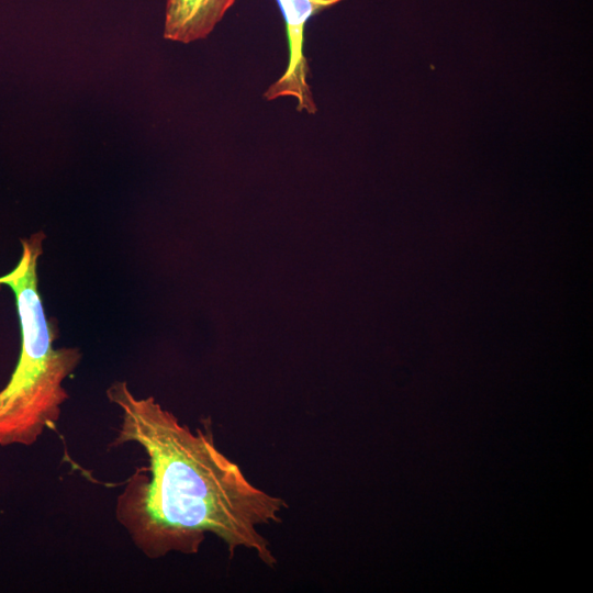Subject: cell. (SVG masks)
<instances>
[{
	"label": "cell",
	"instance_id": "1",
	"mask_svg": "<svg viewBox=\"0 0 593 593\" xmlns=\"http://www.w3.org/2000/svg\"><path fill=\"white\" fill-rule=\"evenodd\" d=\"M107 398L122 412L114 445L135 443L149 462V474L136 470L115 505L116 519L146 557L197 553L211 533L231 556L243 547L277 563L257 527L279 523L284 500L250 483L216 448L211 429L192 432L155 398H136L125 381L113 382Z\"/></svg>",
	"mask_w": 593,
	"mask_h": 593
},
{
	"label": "cell",
	"instance_id": "2",
	"mask_svg": "<svg viewBox=\"0 0 593 593\" xmlns=\"http://www.w3.org/2000/svg\"><path fill=\"white\" fill-rule=\"evenodd\" d=\"M44 238L40 232L22 239L16 266L0 277V286L14 294L21 328L18 363L0 390V446H31L56 427L68 399L63 383L81 359L78 348L54 346L56 329L46 317L38 290Z\"/></svg>",
	"mask_w": 593,
	"mask_h": 593
},
{
	"label": "cell",
	"instance_id": "3",
	"mask_svg": "<svg viewBox=\"0 0 593 593\" xmlns=\"http://www.w3.org/2000/svg\"><path fill=\"white\" fill-rule=\"evenodd\" d=\"M286 21L289 48L288 65L283 74L271 83L264 98L272 101L291 97L296 100V110L315 114L317 107L309 85V64L304 54V33L307 21L321 11L344 0H277Z\"/></svg>",
	"mask_w": 593,
	"mask_h": 593
},
{
	"label": "cell",
	"instance_id": "4",
	"mask_svg": "<svg viewBox=\"0 0 593 593\" xmlns=\"http://www.w3.org/2000/svg\"><path fill=\"white\" fill-rule=\"evenodd\" d=\"M236 0H167L164 37L188 44L205 38Z\"/></svg>",
	"mask_w": 593,
	"mask_h": 593
}]
</instances>
